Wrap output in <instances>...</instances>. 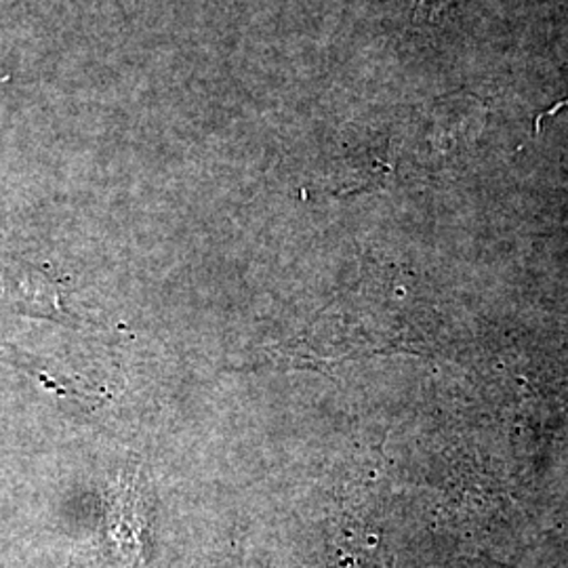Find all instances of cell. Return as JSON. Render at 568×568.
Segmentation results:
<instances>
[{"label":"cell","mask_w":568,"mask_h":568,"mask_svg":"<svg viewBox=\"0 0 568 568\" xmlns=\"http://www.w3.org/2000/svg\"><path fill=\"white\" fill-rule=\"evenodd\" d=\"M450 2L453 0H410L415 13H419L422 18H427V20H434L440 13H445Z\"/></svg>","instance_id":"1"}]
</instances>
